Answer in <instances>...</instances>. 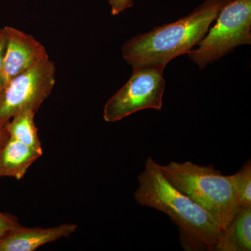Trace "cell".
Masks as SVG:
<instances>
[{"mask_svg":"<svg viewBox=\"0 0 251 251\" xmlns=\"http://www.w3.org/2000/svg\"><path fill=\"white\" fill-rule=\"evenodd\" d=\"M134 198L141 206L167 214L178 226L180 242L187 251H215L222 231L214 220L165 177L161 166L148 157L138 176Z\"/></svg>","mask_w":251,"mask_h":251,"instance_id":"obj_1","label":"cell"},{"mask_svg":"<svg viewBox=\"0 0 251 251\" xmlns=\"http://www.w3.org/2000/svg\"><path fill=\"white\" fill-rule=\"evenodd\" d=\"M229 1L204 0L188 16L133 36L122 46L123 58L133 69L151 67L164 71L173 59L188 54L201 42Z\"/></svg>","mask_w":251,"mask_h":251,"instance_id":"obj_2","label":"cell"},{"mask_svg":"<svg viewBox=\"0 0 251 251\" xmlns=\"http://www.w3.org/2000/svg\"><path fill=\"white\" fill-rule=\"evenodd\" d=\"M161 166L165 177L176 189L202 207L221 231L231 222L239 206L228 176L209 166L191 161Z\"/></svg>","mask_w":251,"mask_h":251,"instance_id":"obj_3","label":"cell"},{"mask_svg":"<svg viewBox=\"0 0 251 251\" xmlns=\"http://www.w3.org/2000/svg\"><path fill=\"white\" fill-rule=\"evenodd\" d=\"M216 24L188 53L200 67L232 52L239 46L251 44V0H230L220 11Z\"/></svg>","mask_w":251,"mask_h":251,"instance_id":"obj_4","label":"cell"},{"mask_svg":"<svg viewBox=\"0 0 251 251\" xmlns=\"http://www.w3.org/2000/svg\"><path fill=\"white\" fill-rule=\"evenodd\" d=\"M163 72L151 67L133 69L128 82L105 103L104 120L107 122L120 121L146 109L161 110L166 87Z\"/></svg>","mask_w":251,"mask_h":251,"instance_id":"obj_5","label":"cell"},{"mask_svg":"<svg viewBox=\"0 0 251 251\" xmlns=\"http://www.w3.org/2000/svg\"><path fill=\"white\" fill-rule=\"evenodd\" d=\"M55 84V67L48 59L5 84L0 95V120L8 122L26 110L36 112Z\"/></svg>","mask_w":251,"mask_h":251,"instance_id":"obj_6","label":"cell"},{"mask_svg":"<svg viewBox=\"0 0 251 251\" xmlns=\"http://www.w3.org/2000/svg\"><path fill=\"white\" fill-rule=\"evenodd\" d=\"M6 49L1 74L5 83L39 63L49 59L46 49L30 34L5 27Z\"/></svg>","mask_w":251,"mask_h":251,"instance_id":"obj_7","label":"cell"},{"mask_svg":"<svg viewBox=\"0 0 251 251\" xmlns=\"http://www.w3.org/2000/svg\"><path fill=\"white\" fill-rule=\"evenodd\" d=\"M77 225L67 224L49 227H27L21 226L0 237V251H33L41 246L68 237L75 232Z\"/></svg>","mask_w":251,"mask_h":251,"instance_id":"obj_8","label":"cell"},{"mask_svg":"<svg viewBox=\"0 0 251 251\" xmlns=\"http://www.w3.org/2000/svg\"><path fill=\"white\" fill-rule=\"evenodd\" d=\"M42 154V150H36L10 138L0 150V176L22 179L28 168Z\"/></svg>","mask_w":251,"mask_h":251,"instance_id":"obj_9","label":"cell"},{"mask_svg":"<svg viewBox=\"0 0 251 251\" xmlns=\"http://www.w3.org/2000/svg\"><path fill=\"white\" fill-rule=\"evenodd\" d=\"M251 206H240L222 231L215 251H251Z\"/></svg>","mask_w":251,"mask_h":251,"instance_id":"obj_10","label":"cell"},{"mask_svg":"<svg viewBox=\"0 0 251 251\" xmlns=\"http://www.w3.org/2000/svg\"><path fill=\"white\" fill-rule=\"evenodd\" d=\"M36 112L26 110L18 114L7 122L6 128L10 138L18 140L28 146L42 150L41 143L38 135V129L34 123Z\"/></svg>","mask_w":251,"mask_h":251,"instance_id":"obj_11","label":"cell"},{"mask_svg":"<svg viewBox=\"0 0 251 251\" xmlns=\"http://www.w3.org/2000/svg\"><path fill=\"white\" fill-rule=\"evenodd\" d=\"M239 206H251V163L247 162L237 173L229 175Z\"/></svg>","mask_w":251,"mask_h":251,"instance_id":"obj_12","label":"cell"},{"mask_svg":"<svg viewBox=\"0 0 251 251\" xmlns=\"http://www.w3.org/2000/svg\"><path fill=\"white\" fill-rule=\"evenodd\" d=\"M21 226L16 220L0 212V237Z\"/></svg>","mask_w":251,"mask_h":251,"instance_id":"obj_13","label":"cell"},{"mask_svg":"<svg viewBox=\"0 0 251 251\" xmlns=\"http://www.w3.org/2000/svg\"><path fill=\"white\" fill-rule=\"evenodd\" d=\"M111 6V13L113 16L120 14L122 11L132 7L133 0H108Z\"/></svg>","mask_w":251,"mask_h":251,"instance_id":"obj_14","label":"cell"},{"mask_svg":"<svg viewBox=\"0 0 251 251\" xmlns=\"http://www.w3.org/2000/svg\"><path fill=\"white\" fill-rule=\"evenodd\" d=\"M6 124L7 122L0 120V150L4 148L10 138L9 132L6 128Z\"/></svg>","mask_w":251,"mask_h":251,"instance_id":"obj_15","label":"cell"},{"mask_svg":"<svg viewBox=\"0 0 251 251\" xmlns=\"http://www.w3.org/2000/svg\"><path fill=\"white\" fill-rule=\"evenodd\" d=\"M6 32L4 28L0 29V72L2 69L5 49H6Z\"/></svg>","mask_w":251,"mask_h":251,"instance_id":"obj_16","label":"cell"},{"mask_svg":"<svg viewBox=\"0 0 251 251\" xmlns=\"http://www.w3.org/2000/svg\"><path fill=\"white\" fill-rule=\"evenodd\" d=\"M5 84L6 83H5L4 77H3L1 72H0V95H1V92H2L3 89H4Z\"/></svg>","mask_w":251,"mask_h":251,"instance_id":"obj_17","label":"cell"}]
</instances>
